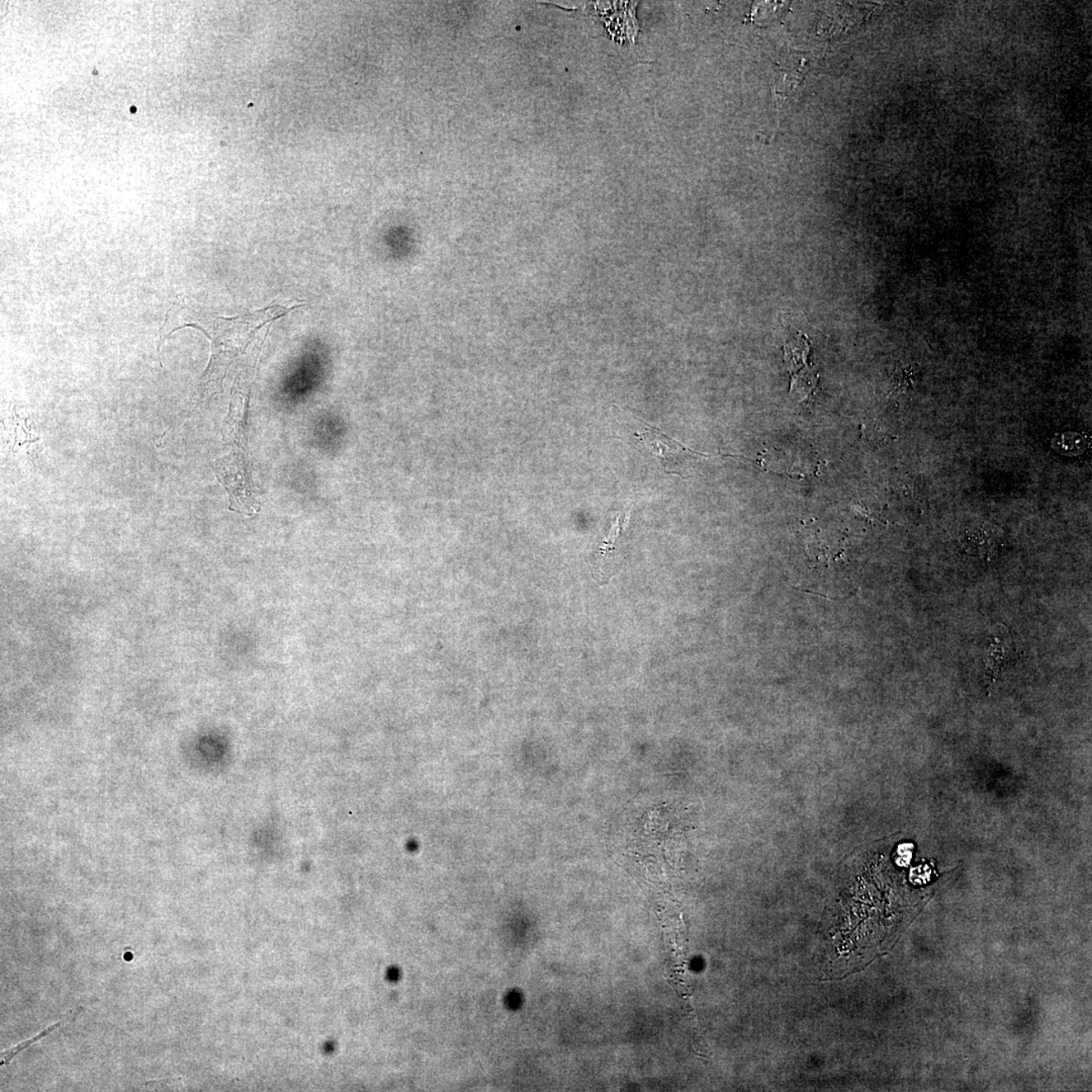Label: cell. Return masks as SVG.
<instances>
[{"label":"cell","mask_w":1092,"mask_h":1092,"mask_svg":"<svg viewBox=\"0 0 1092 1092\" xmlns=\"http://www.w3.org/2000/svg\"><path fill=\"white\" fill-rule=\"evenodd\" d=\"M299 305L286 307L269 305L258 311L235 318L217 316L212 310L187 298L178 296L166 313L159 331L158 352L174 332L182 328H195L204 333L212 345L208 367L202 374L197 389V404L208 401L223 388L225 380L234 364L258 361L272 325L286 316Z\"/></svg>","instance_id":"1"},{"label":"cell","mask_w":1092,"mask_h":1092,"mask_svg":"<svg viewBox=\"0 0 1092 1092\" xmlns=\"http://www.w3.org/2000/svg\"><path fill=\"white\" fill-rule=\"evenodd\" d=\"M644 427H640L635 433V438L638 443L644 447L650 455L653 456L662 464L664 471L668 474H676L682 476L681 466L685 464L688 458L695 456H705L703 453L691 451L686 445L676 442L675 439L669 437L663 431L655 427L645 423L641 421Z\"/></svg>","instance_id":"2"},{"label":"cell","mask_w":1092,"mask_h":1092,"mask_svg":"<svg viewBox=\"0 0 1092 1092\" xmlns=\"http://www.w3.org/2000/svg\"><path fill=\"white\" fill-rule=\"evenodd\" d=\"M11 420V451L7 455L10 456L12 461L21 465L24 457H28L30 461L28 453L25 451L26 449L30 451L31 444L28 443L38 445L40 437L37 430L31 428L29 425V420H31L29 413L17 406V404L13 408ZM30 462L31 464V461Z\"/></svg>","instance_id":"3"},{"label":"cell","mask_w":1092,"mask_h":1092,"mask_svg":"<svg viewBox=\"0 0 1092 1092\" xmlns=\"http://www.w3.org/2000/svg\"><path fill=\"white\" fill-rule=\"evenodd\" d=\"M619 521L620 516L617 517V524H614L613 527L611 528L610 533L607 534L604 541L598 545L596 551L592 554L590 568L592 569L593 576L595 577L597 574L598 579L607 577L606 573H608L609 570L608 565L610 561L614 560L615 542L619 537Z\"/></svg>","instance_id":"4"},{"label":"cell","mask_w":1092,"mask_h":1092,"mask_svg":"<svg viewBox=\"0 0 1092 1092\" xmlns=\"http://www.w3.org/2000/svg\"><path fill=\"white\" fill-rule=\"evenodd\" d=\"M1055 451L1064 456H1076L1081 455L1089 447V438L1076 433H1064L1056 435L1052 440Z\"/></svg>","instance_id":"5"},{"label":"cell","mask_w":1092,"mask_h":1092,"mask_svg":"<svg viewBox=\"0 0 1092 1092\" xmlns=\"http://www.w3.org/2000/svg\"><path fill=\"white\" fill-rule=\"evenodd\" d=\"M69 1017H67L64 1019H63V1021L58 1022L57 1023L53 1024V1026H51L50 1028H46V1030H45L43 1033H40V1035L31 1038V1039L26 1042H21V1044L13 1047V1048L10 1050L3 1052V1053H2V1062H0V1064L2 1065L8 1064V1062H10L11 1060H12V1058L15 1057L17 1054H19L20 1052L24 1051L25 1049L28 1048L30 1045L34 1044V1042L42 1039V1038L48 1036L49 1033H51L52 1032L57 1030L58 1028L63 1026V1024H64V1023L69 1021Z\"/></svg>","instance_id":"6"},{"label":"cell","mask_w":1092,"mask_h":1092,"mask_svg":"<svg viewBox=\"0 0 1092 1092\" xmlns=\"http://www.w3.org/2000/svg\"><path fill=\"white\" fill-rule=\"evenodd\" d=\"M131 111H132V112H136V107H134V106L131 107Z\"/></svg>","instance_id":"7"}]
</instances>
